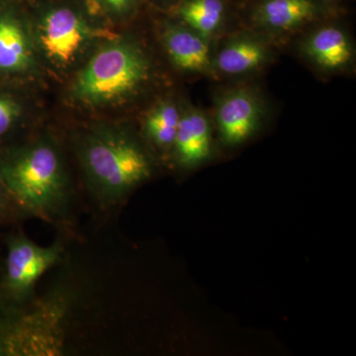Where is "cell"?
<instances>
[{
	"mask_svg": "<svg viewBox=\"0 0 356 356\" xmlns=\"http://www.w3.org/2000/svg\"><path fill=\"white\" fill-rule=\"evenodd\" d=\"M154 77L153 60L139 40L114 34L70 76L67 97L88 111L121 108L142 97Z\"/></svg>",
	"mask_w": 356,
	"mask_h": 356,
	"instance_id": "cell-1",
	"label": "cell"
},
{
	"mask_svg": "<svg viewBox=\"0 0 356 356\" xmlns=\"http://www.w3.org/2000/svg\"><path fill=\"white\" fill-rule=\"evenodd\" d=\"M29 14L42 69L58 77L72 76L114 35L83 0H43Z\"/></svg>",
	"mask_w": 356,
	"mask_h": 356,
	"instance_id": "cell-2",
	"label": "cell"
},
{
	"mask_svg": "<svg viewBox=\"0 0 356 356\" xmlns=\"http://www.w3.org/2000/svg\"><path fill=\"white\" fill-rule=\"evenodd\" d=\"M81 165L93 191L114 202L151 175L152 163L132 134L121 126H95L79 146Z\"/></svg>",
	"mask_w": 356,
	"mask_h": 356,
	"instance_id": "cell-3",
	"label": "cell"
},
{
	"mask_svg": "<svg viewBox=\"0 0 356 356\" xmlns=\"http://www.w3.org/2000/svg\"><path fill=\"white\" fill-rule=\"evenodd\" d=\"M0 178L25 209L41 216L65 204L67 177L62 154L50 139H39L0 156Z\"/></svg>",
	"mask_w": 356,
	"mask_h": 356,
	"instance_id": "cell-4",
	"label": "cell"
},
{
	"mask_svg": "<svg viewBox=\"0 0 356 356\" xmlns=\"http://www.w3.org/2000/svg\"><path fill=\"white\" fill-rule=\"evenodd\" d=\"M43 74L29 11L22 3H0V81H35Z\"/></svg>",
	"mask_w": 356,
	"mask_h": 356,
	"instance_id": "cell-5",
	"label": "cell"
},
{
	"mask_svg": "<svg viewBox=\"0 0 356 356\" xmlns=\"http://www.w3.org/2000/svg\"><path fill=\"white\" fill-rule=\"evenodd\" d=\"M58 245L39 247L19 236L9 243L6 261V287L15 296L30 291L40 276L46 273L60 259Z\"/></svg>",
	"mask_w": 356,
	"mask_h": 356,
	"instance_id": "cell-6",
	"label": "cell"
},
{
	"mask_svg": "<svg viewBox=\"0 0 356 356\" xmlns=\"http://www.w3.org/2000/svg\"><path fill=\"white\" fill-rule=\"evenodd\" d=\"M255 25L270 31H291L337 13L316 0H248Z\"/></svg>",
	"mask_w": 356,
	"mask_h": 356,
	"instance_id": "cell-7",
	"label": "cell"
},
{
	"mask_svg": "<svg viewBox=\"0 0 356 356\" xmlns=\"http://www.w3.org/2000/svg\"><path fill=\"white\" fill-rule=\"evenodd\" d=\"M261 115V102L252 91L240 88L222 95L216 109L222 142L228 146L245 142L257 130Z\"/></svg>",
	"mask_w": 356,
	"mask_h": 356,
	"instance_id": "cell-8",
	"label": "cell"
},
{
	"mask_svg": "<svg viewBox=\"0 0 356 356\" xmlns=\"http://www.w3.org/2000/svg\"><path fill=\"white\" fill-rule=\"evenodd\" d=\"M207 40L177 19L165 21L161 27L163 48L172 65L181 72H212L213 60Z\"/></svg>",
	"mask_w": 356,
	"mask_h": 356,
	"instance_id": "cell-9",
	"label": "cell"
},
{
	"mask_svg": "<svg viewBox=\"0 0 356 356\" xmlns=\"http://www.w3.org/2000/svg\"><path fill=\"white\" fill-rule=\"evenodd\" d=\"M304 54L318 69L341 72L353 64V48L348 35L337 25H324L315 30L303 43Z\"/></svg>",
	"mask_w": 356,
	"mask_h": 356,
	"instance_id": "cell-10",
	"label": "cell"
},
{
	"mask_svg": "<svg viewBox=\"0 0 356 356\" xmlns=\"http://www.w3.org/2000/svg\"><path fill=\"white\" fill-rule=\"evenodd\" d=\"M211 146V127L206 115L193 107L182 109L172 146L179 163L184 166L199 165L209 158Z\"/></svg>",
	"mask_w": 356,
	"mask_h": 356,
	"instance_id": "cell-11",
	"label": "cell"
},
{
	"mask_svg": "<svg viewBox=\"0 0 356 356\" xmlns=\"http://www.w3.org/2000/svg\"><path fill=\"white\" fill-rule=\"evenodd\" d=\"M270 56L266 43L257 37L242 35L229 40L213 60V69L226 76H242L264 67Z\"/></svg>",
	"mask_w": 356,
	"mask_h": 356,
	"instance_id": "cell-12",
	"label": "cell"
},
{
	"mask_svg": "<svg viewBox=\"0 0 356 356\" xmlns=\"http://www.w3.org/2000/svg\"><path fill=\"white\" fill-rule=\"evenodd\" d=\"M229 3L231 0H181L170 13L208 39L224 25Z\"/></svg>",
	"mask_w": 356,
	"mask_h": 356,
	"instance_id": "cell-13",
	"label": "cell"
},
{
	"mask_svg": "<svg viewBox=\"0 0 356 356\" xmlns=\"http://www.w3.org/2000/svg\"><path fill=\"white\" fill-rule=\"evenodd\" d=\"M181 109L172 99H163L149 110L145 119V132L156 146L172 147L175 144Z\"/></svg>",
	"mask_w": 356,
	"mask_h": 356,
	"instance_id": "cell-14",
	"label": "cell"
},
{
	"mask_svg": "<svg viewBox=\"0 0 356 356\" xmlns=\"http://www.w3.org/2000/svg\"><path fill=\"white\" fill-rule=\"evenodd\" d=\"M89 13L106 26L133 19L147 4V0H83Z\"/></svg>",
	"mask_w": 356,
	"mask_h": 356,
	"instance_id": "cell-15",
	"label": "cell"
},
{
	"mask_svg": "<svg viewBox=\"0 0 356 356\" xmlns=\"http://www.w3.org/2000/svg\"><path fill=\"white\" fill-rule=\"evenodd\" d=\"M25 103L13 91L0 88V139L6 137L24 119Z\"/></svg>",
	"mask_w": 356,
	"mask_h": 356,
	"instance_id": "cell-16",
	"label": "cell"
},
{
	"mask_svg": "<svg viewBox=\"0 0 356 356\" xmlns=\"http://www.w3.org/2000/svg\"><path fill=\"white\" fill-rule=\"evenodd\" d=\"M181 0H147V4L156 7L161 11L172 13Z\"/></svg>",
	"mask_w": 356,
	"mask_h": 356,
	"instance_id": "cell-17",
	"label": "cell"
},
{
	"mask_svg": "<svg viewBox=\"0 0 356 356\" xmlns=\"http://www.w3.org/2000/svg\"><path fill=\"white\" fill-rule=\"evenodd\" d=\"M9 196H10V194H9L6 185H4L3 181L0 178V218H2L4 213H6Z\"/></svg>",
	"mask_w": 356,
	"mask_h": 356,
	"instance_id": "cell-18",
	"label": "cell"
},
{
	"mask_svg": "<svg viewBox=\"0 0 356 356\" xmlns=\"http://www.w3.org/2000/svg\"><path fill=\"white\" fill-rule=\"evenodd\" d=\"M318 3L323 4L331 8L337 9V6L343 1V0H316Z\"/></svg>",
	"mask_w": 356,
	"mask_h": 356,
	"instance_id": "cell-19",
	"label": "cell"
},
{
	"mask_svg": "<svg viewBox=\"0 0 356 356\" xmlns=\"http://www.w3.org/2000/svg\"><path fill=\"white\" fill-rule=\"evenodd\" d=\"M26 0H0V3H23Z\"/></svg>",
	"mask_w": 356,
	"mask_h": 356,
	"instance_id": "cell-20",
	"label": "cell"
},
{
	"mask_svg": "<svg viewBox=\"0 0 356 356\" xmlns=\"http://www.w3.org/2000/svg\"><path fill=\"white\" fill-rule=\"evenodd\" d=\"M245 1H248V0H245Z\"/></svg>",
	"mask_w": 356,
	"mask_h": 356,
	"instance_id": "cell-21",
	"label": "cell"
}]
</instances>
